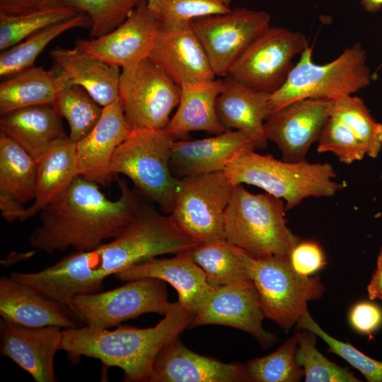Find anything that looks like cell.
Segmentation results:
<instances>
[{
	"label": "cell",
	"mask_w": 382,
	"mask_h": 382,
	"mask_svg": "<svg viewBox=\"0 0 382 382\" xmlns=\"http://www.w3.org/2000/svg\"><path fill=\"white\" fill-rule=\"evenodd\" d=\"M120 189L109 199L98 184L78 175L65 194L40 212V224L31 233L30 245L47 253L93 250L117 237L129 223L143 197L115 176Z\"/></svg>",
	"instance_id": "1"
},
{
	"label": "cell",
	"mask_w": 382,
	"mask_h": 382,
	"mask_svg": "<svg viewBox=\"0 0 382 382\" xmlns=\"http://www.w3.org/2000/svg\"><path fill=\"white\" fill-rule=\"evenodd\" d=\"M195 314L178 301L170 303L164 318L155 326L115 330L86 325L62 330L60 349L73 362L81 356L100 360L123 370L125 381L151 382L154 361L161 349L189 328Z\"/></svg>",
	"instance_id": "2"
},
{
	"label": "cell",
	"mask_w": 382,
	"mask_h": 382,
	"mask_svg": "<svg viewBox=\"0 0 382 382\" xmlns=\"http://www.w3.org/2000/svg\"><path fill=\"white\" fill-rule=\"evenodd\" d=\"M202 243L183 233L169 215L143 198L129 223L110 242L91 250L90 268L96 282L158 255L192 250Z\"/></svg>",
	"instance_id": "3"
},
{
	"label": "cell",
	"mask_w": 382,
	"mask_h": 382,
	"mask_svg": "<svg viewBox=\"0 0 382 382\" xmlns=\"http://www.w3.org/2000/svg\"><path fill=\"white\" fill-rule=\"evenodd\" d=\"M223 172L234 186L254 185L283 199L286 211L306 198L331 197L344 187L334 180L336 173L328 163L279 161L254 150L238 156Z\"/></svg>",
	"instance_id": "4"
},
{
	"label": "cell",
	"mask_w": 382,
	"mask_h": 382,
	"mask_svg": "<svg viewBox=\"0 0 382 382\" xmlns=\"http://www.w3.org/2000/svg\"><path fill=\"white\" fill-rule=\"evenodd\" d=\"M286 212L282 199L237 185L225 212L226 239L255 258L289 256L301 240L287 227Z\"/></svg>",
	"instance_id": "5"
},
{
	"label": "cell",
	"mask_w": 382,
	"mask_h": 382,
	"mask_svg": "<svg viewBox=\"0 0 382 382\" xmlns=\"http://www.w3.org/2000/svg\"><path fill=\"white\" fill-rule=\"evenodd\" d=\"M372 74L366 64V52L359 42L346 48L330 62L315 64L308 47L294 64L286 81L271 93L272 112L296 100L320 98L333 100L367 87Z\"/></svg>",
	"instance_id": "6"
},
{
	"label": "cell",
	"mask_w": 382,
	"mask_h": 382,
	"mask_svg": "<svg viewBox=\"0 0 382 382\" xmlns=\"http://www.w3.org/2000/svg\"><path fill=\"white\" fill-rule=\"evenodd\" d=\"M173 141V137L165 129L132 130L115 151L110 165L115 176L128 177L143 197L168 215L173 211L180 181L170 166Z\"/></svg>",
	"instance_id": "7"
},
{
	"label": "cell",
	"mask_w": 382,
	"mask_h": 382,
	"mask_svg": "<svg viewBox=\"0 0 382 382\" xmlns=\"http://www.w3.org/2000/svg\"><path fill=\"white\" fill-rule=\"evenodd\" d=\"M248 268L265 317L286 332L307 311L308 302L320 299L325 292L319 276L299 274L288 255H249Z\"/></svg>",
	"instance_id": "8"
},
{
	"label": "cell",
	"mask_w": 382,
	"mask_h": 382,
	"mask_svg": "<svg viewBox=\"0 0 382 382\" xmlns=\"http://www.w3.org/2000/svg\"><path fill=\"white\" fill-rule=\"evenodd\" d=\"M233 187L223 171L180 178L172 222L202 243L226 238L224 216Z\"/></svg>",
	"instance_id": "9"
},
{
	"label": "cell",
	"mask_w": 382,
	"mask_h": 382,
	"mask_svg": "<svg viewBox=\"0 0 382 382\" xmlns=\"http://www.w3.org/2000/svg\"><path fill=\"white\" fill-rule=\"evenodd\" d=\"M181 88L149 57L122 68L119 99L132 130L165 129Z\"/></svg>",
	"instance_id": "10"
},
{
	"label": "cell",
	"mask_w": 382,
	"mask_h": 382,
	"mask_svg": "<svg viewBox=\"0 0 382 382\" xmlns=\"http://www.w3.org/2000/svg\"><path fill=\"white\" fill-rule=\"evenodd\" d=\"M106 291L79 295L67 305L86 325L108 329L141 314L165 315L170 304L165 282L144 277Z\"/></svg>",
	"instance_id": "11"
},
{
	"label": "cell",
	"mask_w": 382,
	"mask_h": 382,
	"mask_svg": "<svg viewBox=\"0 0 382 382\" xmlns=\"http://www.w3.org/2000/svg\"><path fill=\"white\" fill-rule=\"evenodd\" d=\"M308 47L303 33L270 26L237 59L227 76L253 89L273 93L286 81L294 66L293 58Z\"/></svg>",
	"instance_id": "12"
},
{
	"label": "cell",
	"mask_w": 382,
	"mask_h": 382,
	"mask_svg": "<svg viewBox=\"0 0 382 382\" xmlns=\"http://www.w3.org/2000/svg\"><path fill=\"white\" fill-rule=\"evenodd\" d=\"M265 11L236 7L192 21L216 76H226L248 47L270 26Z\"/></svg>",
	"instance_id": "13"
},
{
	"label": "cell",
	"mask_w": 382,
	"mask_h": 382,
	"mask_svg": "<svg viewBox=\"0 0 382 382\" xmlns=\"http://www.w3.org/2000/svg\"><path fill=\"white\" fill-rule=\"evenodd\" d=\"M330 104L327 99L306 98L270 113L264 123L265 134L277 145L284 161L305 160L330 116Z\"/></svg>",
	"instance_id": "14"
},
{
	"label": "cell",
	"mask_w": 382,
	"mask_h": 382,
	"mask_svg": "<svg viewBox=\"0 0 382 382\" xmlns=\"http://www.w3.org/2000/svg\"><path fill=\"white\" fill-rule=\"evenodd\" d=\"M264 318L257 291L250 280L213 288L189 328L205 325L229 326L252 335L262 346L268 347L277 338L263 328Z\"/></svg>",
	"instance_id": "15"
},
{
	"label": "cell",
	"mask_w": 382,
	"mask_h": 382,
	"mask_svg": "<svg viewBox=\"0 0 382 382\" xmlns=\"http://www.w3.org/2000/svg\"><path fill=\"white\" fill-rule=\"evenodd\" d=\"M149 58L180 87L216 76L192 21L158 24Z\"/></svg>",
	"instance_id": "16"
},
{
	"label": "cell",
	"mask_w": 382,
	"mask_h": 382,
	"mask_svg": "<svg viewBox=\"0 0 382 382\" xmlns=\"http://www.w3.org/2000/svg\"><path fill=\"white\" fill-rule=\"evenodd\" d=\"M158 29L144 0L113 31L101 37L77 39L75 47L118 67L135 64L149 57Z\"/></svg>",
	"instance_id": "17"
},
{
	"label": "cell",
	"mask_w": 382,
	"mask_h": 382,
	"mask_svg": "<svg viewBox=\"0 0 382 382\" xmlns=\"http://www.w3.org/2000/svg\"><path fill=\"white\" fill-rule=\"evenodd\" d=\"M1 355L14 361L36 382H55L54 361L60 349L61 328L28 327L1 318Z\"/></svg>",
	"instance_id": "18"
},
{
	"label": "cell",
	"mask_w": 382,
	"mask_h": 382,
	"mask_svg": "<svg viewBox=\"0 0 382 382\" xmlns=\"http://www.w3.org/2000/svg\"><path fill=\"white\" fill-rule=\"evenodd\" d=\"M131 132L120 99L103 107L97 124L76 144L79 175L98 185H108L115 178L110 170L115 151Z\"/></svg>",
	"instance_id": "19"
},
{
	"label": "cell",
	"mask_w": 382,
	"mask_h": 382,
	"mask_svg": "<svg viewBox=\"0 0 382 382\" xmlns=\"http://www.w3.org/2000/svg\"><path fill=\"white\" fill-rule=\"evenodd\" d=\"M255 149L253 139L239 130H227L200 139L174 140L170 170L178 179L223 171L238 156Z\"/></svg>",
	"instance_id": "20"
},
{
	"label": "cell",
	"mask_w": 382,
	"mask_h": 382,
	"mask_svg": "<svg viewBox=\"0 0 382 382\" xmlns=\"http://www.w3.org/2000/svg\"><path fill=\"white\" fill-rule=\"evenodd\" d=\"M248 381L243 364L225 363L200 355L186 347L179 336L169 341L157 355L151 382Z\"/></svg>",
	"instance_id": "21"
},
{
	"label": "cell",
	"mask_w": 382,
	"mask_h": 382,
	"mask_svg": "<svg viewBox=\"0 0 382 382\" xmlns=\"http://www.w3.org/2000/svg\"><path fill=\"white\" fill-rule=\"evenodd\" d=\"M190 250L178 253L170 258L147 260L114 276L122 282L154 277L168 282L177 290L178 301L195 315L209 297L213 288L209 285L204 270L194 261Z\"/></svg>",
	"instance_id": "22"
},
{
	"label": "cell",
	"mask_w": 382,
	"mask_h": 382,
	"mask_svg": "<svg viewBox=\"0 0 382 382\" xmlns=\"http://www.w3.org/2000/svg\"><path fill=\"white\" fill-rule=\"evenodd\" d=\"M1 318L28 327H77L78 318L66 304L50 298L11 276L0 278Z\"/></svg>",
	"instance_id": "23"
},
{
	"label": "cell",
	"mask_w": 382,
	"mask_h": 382,
	"mask_svg": "<svg viewBox=\"0 0 382 382\" xmlns=\"http://www.w3.org/2000/svg\"><path fill=\"white\" fill-rule=\"evenodd\" d=\"M225 87L216 101L219 120L227 130H239L248 134L255 148L263 149L267 145L264 123L272 112L271 93L253 89L228 76Z\"/></svg>",
	"instance_id": "24"
},
{
	"label": "cell",
	"mask_w": 382,
	"mask_h": 382,
	"mask_svg": "<svg viewBox=\"0 0 382 382\" xmlns=\"http://www.w3.org/2000/svg\"><path fill=\"white\" fill-rule=\"evenodd\" d=\"M0 130L37 162L55 141L69 137L52 104L25 107L1 115Z\"/></svg>",
	"instance_id": "25"
},
{
	"label": "cell",
	"mask_w": 382,
	"mask_h": 382,
	"mask_svg": "<svg viewBox=\"0 0 382 382\" xmlns=\"http://www.w3.org/2000/svg\"><path fill=\"white\" fill-rule=\"evenodd\" d=\"M50 55L71 83L83 88L103 108L119 99L120 67L76 47H56L50 50Z\"/></svg>",
	"instance_id": "26"
},
{
	"label": "cell",
	"mask_w": 382,
	"mask_h": 382,
	"mask_svg": "<svg viewBox=\"0 0 382 382\" xmlns=\"http://www.w3.org/2000/svg\"><path fill=\"white\" fill-rule=\"evenodd\" d=\"M37 163L35 198L20 221L60 199L79 175L76 144L69 137L55 141Z\"/></svg>",
	"instance_id": "27"
},
{
	"label": "cell",
	"mask_w": 382,
	"mask_h": 382,
	"mask_svg": "<svg viewBox=\"0 0 382 382\" xmlns=\"http://www.w3.org/2000/svg\"><path fill=\"white\" fill-rule=\"evenodd\" d=\"M225 87L224 80L185 83L176 112L165 130L172 137H181L194 131L214 134L225 132L216 108V101Z\"/></svg>",
	"instance_id": "28"
},
{
	"label": "cell",
	"mask_w": 382,
	"mask_h": 382,
	"mask_svg": "<svg viewBox=\"0 0 382 382\" xmlns=\"http://www.w3.org/2000/svg\"><path fill=\"white\" fill-rule=\"evenodd\" d=\"M190 253L212 288L251 280L248 268L250 255L226 238L202 243Z\"/></svg>",
	"instance_id": "29"
},
{
	"label": "cell",
	"mask_w": 382,
	"mask_h": 382,
	"mask_svg": "<svg viewBox=\"0 0 382 382\" xmlns=\"http://www.w3.org/2000/svg\"><path fill=\"white\" fill-rule=\"evenodd\" d=\"M57 91L52 105L64 117L69 128V138L76 144L93 129L103 108L81 86L71 83L55 65Z\"/></svg>",
	"instance_id": "30"
},
{
	"label": "cell",
	"mask_w": 382,
	"mask_h": 382,
	"mask_svg": "<svg viewBox=\"0 0 382 382\" xmlns=\"http://www.w3.org/2000/svg\"><path fill=\"white\" fill-rule=\"evenodd\" d=\"M57 91L54 69L33 66L0 84V114L33 105L52 104Z\"/></svg>",
	"instance_id": "31"
},
{
	"label": "cell",
	"mask_w": 382,
	"mask_h": 382,
	"mask_svg": "<svg viewBox=\"0 0 382 382\" xmlns=\"http://www.w3.org/2000/svg\"><path fill=\"white\" fill-rule=\"evenodd\" d=\"M37 161L19 144L0 133V192L20 202L33 201Z\"/></svg>",
	"instance_id": "32"
},
{
	"label": "cell",
	"mask_w": 382,
	"mask_h": 382,
	"mask_svg": "<svg viewBox=\"0 0 382 382\" xmlns=\"http://www.w3.org/2000/svg\"><path fill=\"white\" fill-rule=\"evenodd\" d=\"M91 28L89 18L83 13L52 25L28 37L0 54V76L9 77L34 66L37 56L54 38L76 28Z\"/></svg>",
	"instance_id": "33"
},
{
	"label": "cell",
	"mask_w": 382,
	"mask_h": 382,
	"mask_svg": "<svg viewBox=\"0 0 382 382\" xmlns=\"http://www.w3.org/2000/svg\"><path fill=\"white\" fill-rule=\"evenodd\" d=\"M78 13L74 8L59 4L21 14L0 15V50L4 51L44 28Z\"/></svg>",
	"instance_id": "34"
},
{
	"label": "cell",
	"mask_w": 382,
	"mask_h": 382,
	"mask_svg": "<svg viewBox=\"0 0 382 382\" xmlns=\"http://www.w3.org/2000/svg\"><path fill=\"white\" fill-rule=\"evenodd\" d=\"M330 115L342 121L359 138L367 156H378L382 149V124L374 119L361 98L351 95L331 100Z\"/></svg>",
	"instance_id": "35"
},
{
	"label": "cell",
	"mask_w": 382,
	"mask_h": 382,
	"mask_svg": "<svg viewBox=\"0 0 382 382\" xmlns=\"http://www.w3.org/2000/svg\"><path fill=\"white\" fill-rule=\"evenodd\" d=\"M297 337L295 334L272 353L253 359L243 364L248 381L298 382L304 376L295 355Z\"/></svg>",
	"instance_id": "36"
},
{
	"label": "cell",
	"mask_w": 382,
	"mask_h": 382,
	"mask_svg": "<svg viewBox=\"0 0 382 382\" xmlns=\"http://www.w3.org/2000/svg\"><path fill=\"white\" fill-rule=\"evenodd\" d=\"M296 361L306 382H360L352 371L329 360L316 347V335L307 330L296 334Z\"/></svg>",
	"instance_id": "37"
},
{
	"label": "cell",
	"mask_w": 382,
	"mask_h": 382,
	"mask_svg": "<svg viewBox=\"0 0 382 382\" xmlns=\"http://www.w3.org/2000/svg\"><path fill=\"white\" fill-rule=\"evenodd\" d=\"M144 0H62L91 21V37L96 38L119 27Z\"/></svg>",
	"instance_id": "38"
},
{
	"label": "cell",
	"mask_w": 382,
	"mask_h": 382,
	"mask_svg": "<svg viewBox=\"0 0 382 382\" xmlns=\"http://www.w3.org/2000/svg\"><path fill=\"white\" fill-rule=\"evenodd\" d=\"M298 327L313 332L328 346V351L337 354L357 369L369 382H382V361H377L352 344L332 337L312 318L308 310L297 322Z\"/></svg>",
	"instance_id": "39"
},
{
	"label": "cell",
	"mask_w": 382,
	"mask_h": 382,
	"mask_svg": "<svg viewBox=\"0 0 382 382\" xmlns=\"http://www.w3.org/2000/svg\"><path fill=\"white\" fill-rule=\"evenodd\" d=\"M146 4L158 24L192 21L231 9L216 0H146Z\"/></svg>",
	"instance_id": "40"
},
{
	"label": "cell",
	"mask_w": 382,
	"mask_h": 382,
	"mask_svg": "<svg viewBox=\"0 0 382 382\" xmlns=\"http://www.w3.org/2000/svg\"><path fill=\"white\" fill-rule=\"evenodd\" d=\"M319 153H333L343 163L361 161L366 149L359 138L339 119L330 116L318 141Z\"/></svg>",
	"instance_id": "41"
},
{
	"label": "cell",
	"mask_w": 382,
	"mask_h": 382,
	"mask_svg": "<svg viewBox=\"0 0 382 382\" xmlns=\"http://www.w3.org/2000/svg\"><path fill=\"white\" fill-rule=\"evenodd\" d=\"M291 265L301 275L309 277L326 264L320 246L313 241H300L289 255Z\"/></svg>",
	"instance_id": "42"
},
{
	"label": "cell",
	"mask_w": 382,
	"mask_h": 382,
	"mask_svg": "<svg viewBox=\"0 0 382 382\" xmlns=\"http://www.w3.org/2000/svg\"><path fill=\"white\" fill-rule=\"evenodd\" d=\"M349 320L357 332L371 335L382 325V308L371 301H359L351 308Z\"/></svg>",
	"instance_id": "43"
},
{
	"label": "cell",
	"mask_w": 382,
	"mask_h": 382,
	"mask_svg": "<svg viewBox=\"0 0 382 382\" xmlns=\"http://www.w3.org/2000/svg\"><path fill=\"white\" fill-rule=\"evenodd\" d=\"M26 208L23 204L11 195L0 192V210L1 216L8 222L22 219Z\"/></svg>",
	"instance_id": "44"
},
{
	"label": "cell",
	"mask_w": 382,
	"mask_h": 382,
	"mask_svg": "<svg viewBox=\"0 0 382 382\" xmlns=\"http://www.w3.org/2000/svg\"><path fill=\"white\" fill-rule=\"evenodd\" d=\"M42 7L41 0H0V15H16Z\"/></svg>",
	"instance_id": "45"
},
{
	"label": "cell",
	"mask_w": 382,
	"mask_h": 382,
	"mask_svg": "<svg viewBox=\"0 0 382 382\" xmlns=\"http://www.w3.org/2000/svg\"><path fill=\"white\" fill-rule=\"evenodd\" d=\"M367 292L371 300H382V246L377 257L376 267L367 286Z\"/></svg>",
	"instance_id": "46"
},
{
	"label": "cell",
	"mask_w": 382,
	"mask_h": 382,
	"mask_svg": "<svg viewBox=\"0 0 382 382\" xmlns=\"http://www.w3.org/2000/svg\"><path fill=\"white\" fill-rule=\"evenodd\" d=\"M363 8L369 13L378 12L382 8V0H360Z\"/></svg>",
	"instance_id": "47"
},
{
	"label": "cell",
	"mask_w": 382,
	"mask_h": 382,
	"mask_svg": "<svg viewBox=\"0 0 382 382\" xmlns=\"http://www.w3.org/2000/svg\"><path fill=\"white\" fill-rule=\"evenodd\" d=\"M62 0H41L42 7L43 6H54L62 4Z\"/></svg>",
	"instance_id": "48"
},
{
	"label": "cell",
	"mask_w": 382,
	"mask_h": 382,
	"mask_svg": "<svg viewBox=\"0 0 382 382\" xmlns=\"http://www.w3.org/2000/svg\"><path fill=\"white\" fill-rule=\"evenodd\" d=\"M216 1H219V3L224 4L226 6L230 8V5H231V3L232 0H216Z\"/></svg>",
	"instance_id": "49"
}]
</instances>
